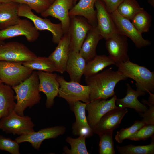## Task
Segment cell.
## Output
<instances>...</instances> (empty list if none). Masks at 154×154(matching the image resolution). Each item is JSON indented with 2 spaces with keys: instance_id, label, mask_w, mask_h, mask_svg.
Masks as SVG:
<instances>
[{
  "instance_id": "e575fe53",
  "label": "cell",
  "mask_w": 154,
  "mask_h": 154,
  "mask_svg": "<svg viewBox=\"0 0 154 154\" xmlns=\"http://www.w3.org/2000/svg\"><path fill=\"white\" fill-rule=\"evenodd\" d=\"M149 94L148 101L142 100V102L148 105L149 108L144 112L139 113V114L143 118L141 121L146 125H154V95L151 93Z\"/></svg>"
},
{
  "instance_id": "8d00e7d4",
  "label": "cell",
  "mask_w": 154,
  "mask_h": 154,
  "mask_svg": "<svg viewBox=\"0 0 154 154\" xmlns=\"http://www.w3.org/2000/svg\"><path fill=\"white\" fill-rule=\"evenodd\" d=\"M154 133V125H146L139 129L127 139L138 141L144 140L152 137Z\"/></svg>"
},
{
  "instance_id": "7bdbcfd3",
  "label": "cell",
  "mask_w": 154,
  "mask_h": 154,
  "mask_svg": "<svg viewBox=\"0 0 154 154\" xmlns=\"http://www.w3.org/2000/svg\"><path fill=\"white\" fill-rule=\"evenodd\" d=\"M78 0H73V5H75L76 3Z\"/></svg>"
},
{
  "instance_id": "ac0fdd59",
  "label": "cell",
  "mask_w": 154,
  "mask_h": 154,
  "mask_svg": "<svg viewBox=\"0 0 154 154\" xmlns=\"http://www.w3.org/2000/svg\"><path fill=\"white\" fill-rule=\"evenodd\" d=\"M94 6L96 8L97 26L103 38L107 39L116 30L111 13L101 0H97Z\"/></svg>"
},
{
  "instance_id": "b9f144b4",
  "label": "cell",
  "mask_w": 154,
  "mask_h": 154,
  "mask_svg": "<svg viewBox=\"0 0 154 154\" xmlns=\"http://www.w3.org/2000/svg\"><path fill=\"white\" fill-rule=\"evenodd\" d=\"M50 3L52 4L55 1V0H48Z\"/></svg>"
},
{
  "instance_id": "484cf974",
  "label": "cell",
  "mask_w": 154,
  "mask_h": 154,
  "mask_svg": "<svg viewBox=\"0 0 154 154\" xmlns=\"http://www.w3.org/2000/svg\"><path fill=\"white\" fill-rule=\"evenodd\" d=\"M12 87L0 83V119L14 110L16 103Z\"/></svg>"
},
{
  "instance_id": "f6af8a7d",
  "label": "cell",
  "mask_w": 154,
  "mask_h": 154,
  "mask_svg": "<svg viewBox=\"0 0 154 154\" xmlns=\"http://www.w3.org/2000/svg\"><path fill=\"white\" fill-rule=\"evenodd\" d=\"M2 83V82H1V80H0V83Z\"/></svg>"
},
{
  "instance_id": "7a4b0ae2",
  "label": "cell",
  "mask_w": 154,
  "mask_h": 154,
  "mask_svg": "<svg viewBox=\"0 0 154 154\" xmlns=\"http://www.w3.org/2000/svg\"><path fill=\"white\" fill-rule=\"evenodd\" d=\"M39 80L37 72L31 75L19 84L12 86L15 93L17 101L14 110L18 114L23 116L25 110L31 108L40 102L41 97L39 89Z\"/></svg>"
},
{
  "instance_id": "5b68a950",
  "label": "cell",
  "mask_w": 154,
  "mask_h": 154,
  "mask_svg": "<svg viewBox=\"0 0 154 154\" xmlns=\"http://www.w3.org/2000/svg\"><path fill=\"white\" fill-rule=\"evenodd\" d=\"M57 80L60 85L59 97L64 99L70 105L78 101L86 103L90 102L88 86L82 85L74 81H66L63 76L60 75L57 76Z\"/></svg>"
},
{
  "instance_id": "9c48e42d",
  "label": "cell",
  "mask_w": 154,
  "mask_h": 154,
  "mask_svg": "<svg viewBox=\"0 0 154 154\" xmlns=\"http://www.w3.org/2000/svg\"><path fill=\"white\" fill-rule=\"evenodd\" d=\"M106 40L109 56L116 64L130 60L127 53L128 42L126 36L117 30Z\"/></svg>"
},
{
  "instance_id": "4fadbf2b",
  "label": "cell",
  "mask_w": 154,
  "mask_h": 154,
  "mask_svg": "<svg viewBox=\"0 0 154 154\" xmlns=\"http://www.w3.org/2000/svg\"><path fill=\"white\" fill-rule=\"evenodd\" d=\"M117 98V96L115 95L108 100L97 99L87 103L86 110L88 113L87 119L92 129L104 114L117 107L116 104Z\"/></svg>"
},
{
  "instance_id": "5bb4252c",
  "label": "cell",
  "mask_w": 154,
  "mask_h": 154,
  "mask_svg": "<svg viewBox=\"0 0 154 154\" xmlns=\"http://www.w3.org/2000/svg\"><path fill=\"white\" fill-rule=\"evenodd\" d=\"M65 130V127L63 126L48 127L37 132L34 131L20 135L15 140L19 144L24 142H29L34 148L38 150L44 140L55 138L63 134Z\"/></svg>"
},
{
  "instance_id": "30bf717a",
  "label": "cell",
  "mask_w": 154,
  "mask_h": 154,
  "mask_svg": "<svg viewBox=\"0 0 154 154\" xmlns=\"http://www.w3.org/2000/svg\"><path fill=\"white\" fill-rule=\"evenodd\" d=\"M93 27L84 17H70L69 34L70 50L79 52L88 31Z\"/></svg>"
},
{
  "instance_id": "e0dca14e",
  "label": "cell",
  "mask_w": 154,
  "mask_h": 154,
  "mask_svg": "<svg viewBox=\"0 0 154 154\" xmlns=\"http://www.w3.org/2000/svg\"><path fill=\"white\" fill-rule=\"evenodd\" d=\"M128 112L127 108L118 106L108 112L92 129L93 133L99 135L106 132L113 131L119 127L122 119Z\"/></svg>"
},
{
  "instance_id": "83f0119b",
  "label": "cell",
  "mask_w": 154,
  "mask_h": 154,
  "mask_svg": "<svg viewBox=\"0 0 154 154\" xmlns=\"http://www.w3.org/2000/svg\"><path fill=\"white\" fill-rule=\"evenodd\" d=\"M25 67L33 70H38L49 72H57L56 66L48 57H37L31 60L22 62Z\"/></svg>"
},
{
  "instance_id": "7c38bea8",
  "label": "cell",
  "mask_w": 154,
  "mask_h": 154,
  "mask_svg": "<svg viewBox=\"0 0 154 154\" xmlns=\"http://www.w3.org/2000/svg\"><path fill=\"white\" fill-rule=\"evenodd\" d=\"M117 30L129 38L136 47L141 48L151 44L148 40L144 39L130 21V20L120 15L117 10L111 13Z\"/></svg>"
},
{
  "instance_id": "4316f807",
  "label": "cell",
  "mask_w": 154,
  "mask_h": 154,
  "mask_svg": "<svg viewBox=\"0 0 154 154\" xmlns=\"http://www.w3.org/2000/svg\"><path fill=\"white\" fill-rule=\"evenodd\" d=\"M116 64L109 56L97 55L86 62L84 75L85 77L93 75L108 66Z\"/></svg>"
},
{
  "instance_id": "ba28073f",
  "label": "cell",
  "mask_w": 154,
  "mask_h": 154,
  "mask_svg": "<svg viewBox=\"0 0 154 154\" xmlns=\"http://www.w3.org/2000/svg\"><path fill=\"white\" fill-rule=\"evenodd\" d=\"M37 57L25 45L19 42H11L0 45V61L23 62Z\"/></svg>"
},
{
  "instance_id": "74e56055",
  "label": "cell",
  "mask_w": 154,
  "mask_h": 154,
  "mask_svg": "<svg viewBox=\"0 0 154 154\" xmlns=\"http://www.w3.org/2000/svg\"><path fill=\"white\" fill-rule=\"evenodd\" d=\"M0 150L12 154H19V143L15 140L0 136Z\"/></svg>"
},
{
  "instance_id": "836d02e7",
  "label": "cell",
  "mask_w": 154,
  "mask_h": 154,
  "mask_svg": "<svg viewBox=\"0 0 154 154\" xmlns=\"http://www.w3.org/2000/svg\"><path fill=\"white\" fill-rule=\"evenodd\" d=\"M146 125L142 121H136L131 127L125 129L122 128L117 132L115 137L116 141L119 143L127 139L130 136L143 126Z\"/></svg>"
},
{
  "instance_id": "ab89813d",
  "label": "cell",
  "mask_w": 154,
  "mask_h": 154,
  "mask_svg": "<svg viewBox=\"0 0 154 154\" xmlns=\"http://www.w3.org/2000/svg\"><path fill=\"white\" fill-rule=\"evenodd\" d=\"M148 2L152 6H154V0H148Z\"/></svg>"
},
{
  "instance_id": "ee69618b",
  "label": "cell",
  "mask_w": 154,
  "mask_h": 154,
  "mask_svg": "<svg viewBox=\"0 0 154 154\" xmlns=\"http://www.w3.org/2000/svg\"><path fill=\"white\" fill-rule=\"evenodd\" d=\"M4 43L3 41L0 40V45Z\"/></svg>"
},
{
  "instance_id": "44dd1931",
  "label": "cell",
  "mask_w": 154,
  "mask_h": 154,
  "mask_svg": "<svg viewBox=\"0 0 154 154\" xmlns=\"http://www.w3.org/2000/svg\"><path fill=\"white\" fill-rule=\"evenodd\" d=\"M86 62L79 52L70 50L65 70L71 81L80 83L84 75Z\"/></svg>"
},
{
  "instance_id": "8992f818",
  "label": "cell",
  "mask_w": 154,
  "mask_h": 154,
  "mask_svg": "<svg viewBox=\"0 0 154 154\" xmlns=\"http://www.w3.org/2000/svg\"><path fill=\"white\" fill-rule=\"evenodd\" d=\"M33 70L21 62L0 61V80L11 87L17 85L28 78Z\"/></svg>"
},
{
  "instance_id": "7402d4cb",
  "label": "cell",
  "mask_w": 154,
  "mask_h": 154,
  "mask_svg": "<svg viewBox=\"0 0 154 154\" xmlns=\"http://www.w3.org/2000/svg\"><path fill=\"white\" fill-rule=\"evenodd\" d=\"M97 0H80L69 12L70 17L76 16L84 17L93 27L97 26L96 10L94 9Z\"/></svg>"
},
{
  "instance_id": "d6986e66",
  "label": "cell",
  "mask_w": 154,
  "mask_h": 154,
  "mask_svg": "<svg viewBox=\"0 0 154 154\" xmlns=\"http://www.w3.org/2000/svg\"><path fill=\"white\" fill-rule=\"evenodd\" d=\"M58 44L54 50L48 57L54 64L57 72L63 74L65 71L70 51L68 32L64 34Z\"/></svg>"
},
{
  "instance_id": "d6a6232c",
  "label": "cell",
  "mask_w": 154,
  "mask_h": 154,
  "mask_svg": "<svg viewBox=\"0 0 154 154\" xmlns=\"http://www.w3.org/2000/svg\"><path fill=\"white\" fill-rule=\"evenodd\" d=\"M113 131L102 133L99 135L100 139L99 143L100 154H114L115 151L112 138Z\"/></svg>"
},
{
  "instance_id": "9a60e30c",
  "label": "cell",
  "mask_w": 154,
  "mask_h": 154,
  "mask_svg": "<svg viewBox=\"0 0 154 154\" xmlns=\"http://www.w3.org/2000/svg\"><path fill=\"white\" fill-rule=\"evenodd\" d=\"M73 5V0H55L41 15L44 17L51 16L58 19L64 34L68 32L70 23L69 12Z\"/></svg>"
},
{
  "instance_id": "ffe728a7",
  "label": "cell",
  "mask_w": 154,
  "mask_h": 154,
  "mask_svg": "<svg viewBox=\"0 0 154 154\" xmlns=\"http://www.w3.org/2000/svg\"><path fill=\"white\" fill-rule=\"evenodd\" d=\"M86 103L78 101L70 105L72 107L76 117V122L72 128L73 133L75 135H82L87 137L91 136L93 133L86 116Z\"/></svg>"
},
{
  "instance_id": "52a82bcc",
  "label": "cell",
  "mask_w": 154,
  "mask_h": 154,
  "mask_svg": "<svg viewBox=\"0 0 154 154\" xmlns=\"http://www.w3.org/2000/svg\"><path fill=\"white\" fill-rule=\"evenodd\" d=\"M35 125L29 116H20L14 110L0 119V129L19 135L35 131Z\"/></svg>"
},
{
  "instance_id": "603a6c76",
  "label": "cell",
  "mask_w": 154,
  "mask_h": 154,
  "mask_svg": "<svg viewBox=\"0 0 154 154\" xmlns=\"http://www.w3.org/2000/svg\"><path fill=\"white\" fill-rule=\"evenodd\" d=\"M126 85V95L122 98H117L116 104L120 107L133 108L139 113L144 112L147 109V106L140 102L138 97L144 96L146 93L137 89L136 90H134L129 83H127Z\"/></svg>"
},
{
  "instance_id": "d590c367",
  "label": "cell",
  "mask_w": 154,
  "mask_h": 154,
  "mask_svg": "<svg viewBox=\"0 0 154 154\" xmlns=\"http://www.w3.org/2000/svg\"><path fill=\"white\" fill-rule=\"evenodd\" d=\"M11 1L19 4H25L37 13L40 14L51 5L48 0H11Z\"/></svg>"
},
{
  "instance_id": "1f68e13d",
  "label": "cell",
  "mask_w": 154,
  "mask_h": 154,
  "mask_svg": "<svg viewBox=\"0 0 154 154\" xmlns=\"http://www.w3.org/2000/svg\"><path fill=\"white\" fill-rule=\"evenodd\" d=\"M131 20L132 24L141 33L149 31L151 26V17L144 9L137 13Z\"/></svg>"
},
{
  "instance_id": "6da1fadb",
  "label": "cell",
  "mask_w": 154,
  "mask_h": 154,
  "mask_svg": "<svg viewBox=\"0 0 154 154\" xmlns=\"http://www.w3.org/2000/svg\"><path fill=\"white\" fill-rule=\"evenodd\" d=\"M127 79L118 70L112 68L93 75L85 77L86 85L90 88V101L106 100L115 95L114 88L119 81Z\"/></svg>"
},
{
  "instance_id": "f1b7e54d",
  "label": "cell",
  "mask_w": 154,
  "mask_h": 154,
  "mask_svg": "<svg viewBox=\"0 0 154 154\" xmlns=\"http://www.w3.org/2000/svg\"><path fill=\"white\" fill-rule=\"evenodd\" d=\"M144 9L136 0H123L117 10L121 15L131 20L137 13Z\"/></svg>"
},
{
  "instance_id": "cb8c5ba5",
  "label": "cell",
  "mask_w": 154,
  "mask_h": 154,
  "mask_svg": "<svg viewBox=\"0 0 154 154\" xmlns=\"http://www.w3.org/2000/svg\"><path fill=\"white\" fill-rule=\"evenodd\" d=\"M102 38L96 27H93L88 31L79 51L86 62L97 55L96 48Z\"/></svg>"
},
{
  "instance_id": "f35d334b",
  "label": "cell",
  "mask_w": 154,
  "mask_h": 154,
  "mask_svg": "<svg viewBox=\"0 0 154 154\" xmlns=\"http://www.w3.org/2000/svg\"><path fill=\"white\" fill-rule=\"evenodd\" d=\"M111 13L117 10L123 0H101Z\"/></svg>"
},
{
  "instance_id": "8fae6325",
  "label": "cell",
  "mask_w": 154,
  "mask_h": 154,
  "mask_svg": "<svg viewBox=\"0 0 154 154\" xmlns=\"http://www.w3.org/2000/svg\"><path fill=\"white\" fill-rule=\"evenodd\" d=\"M39 35L38 31L31 21L28 19H21L16 24L0 30V40L23 36L28 42H33L38 39Z\"/></svg>"
},
{
  "instance_id": "3957f363",
  "label": "cell",
  "mask_w": 154,
  "mask_h": 154,
  "mask_svg": "<svg viewBox=\"0 0 154 154\" xmlns=\"http://www.w3.org/2000/svg\"><path fill=\"white\" fill-rule=\"evenodd\" d=\"M119 71L126 78L135 82L137 89L146 93L154 91V72L145 67L131 62L130 60L116 65Z\"/></svg>"
},
{
  "instance_id": "4dcf8cb0",
  "label": "cell",
  "mask_w": 154,
  "mask_h": 154,
  "mask_svg": "<svg viewBox=\"0 0 154 154\" xmlns=\"http://www.w3.org/2000/svg\"><path fill=\"white\" fill-rule=\"evenodd\" d=\"M86 136L82 135H79L77 138H73L68 137L66 141L71 146V149H69L66 147L64 148L65 153L68 154H88L85 144Z\"/></svg>"
},
{
  "instance_id": "d4e9b609",
  "label": "cell",
  "mask_w": 154,
  "mask_h": 154,
  "mask_svg": "<svg viewBox=\"0 0 154 154\" xmlns=\"http://www.w3.org/2000/svg\"><path fill=\"white\" fill-rule=\"evenodd\" d=\"M19 4L12 1L0 3V30L18 22L21 19L18 15Z\"/></svg>"
},
{
  "instance_id": "60d3db41",
  "label": "cell",
  "mask_w": 154,
  "mask_h": 154,
  "mask_svg": "<svg viewBox=\"0 0 154 154\" xmlns=\"http://www.w3.org/2000/svg\"><path fill=\"white\" fill-rule=\"evenodd\" d=\"M11 0H0V3L11 2Z\"/></svg>"
},
{
  "instance_id": "f546056e",
  "label": "cell",
  "mask_w": 154,
  "mask_h": 154,
  "mask_svg": "<svg viewBox=\"0 0 154 154\" xmlns=\"http://www.w3.org/2000/svg\"><path fill=\"white\" fill-rule=\"evenodd\" d=\"M151 137V143L148 145L135 146L130 144L123 146L117 145L116 148L118 151L121 154H153V135Z\"/></svg>"
},
{
  "instance_id": "2e32d148",
  "label": "cell",
  "mask_w": 154,
  "mask_h": 154,
  "mask_svg": "<svg viewBox=\"0 0 154 154\" xmlns=\"http://www.w3.org/2000/svg\"><path fill=\"white\" fill-rule=\"evenodd\" d=\"M39 80V89L46 96V107L50 108L54 105V99L58 95L60 85L57 80V74L41 71L37 72Z\"/></svg>"
},
{
  "instance_id": "277c9868",
  "label": "cell",
  "mask_w": 154,
  "mask_h": 154,
  "mask_svg": "<svg viewBox=\"0 0 154 154\" xmlns=\"http://www.w3.org/2000/svg\"><path fill=\"white\" fill-rule=\"evenodd\" d=\"M18 15L19 17H24L30 20L38 31L47 30L50 32L52 35V41L54 44H58L64 34L61 23H54L49 19H43L36 15L31 8L25 4H19Z\"/></svg>"
}]
</instances>
